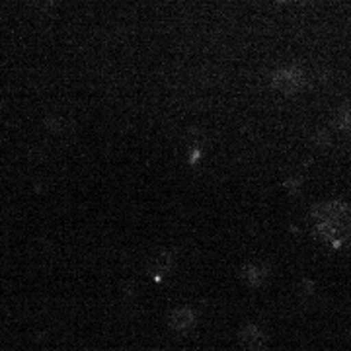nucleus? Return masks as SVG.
Instances as JSON below:
<instances>
[{
	"instance_id": "1",
	"label": "nucleus",
	"mask_w": 351,
	"mask_h": 351,
	"mask_svg": "<svg viewBox=\"0 0 351 351\" xmlns=\"http://www.w3.org/2000/svg\"><path fill=\"white\" fill-rule=\"evenodd\" d=\"M320 232L330 242H341L350 237L351 232V217L348 209L332 207L330 213L324 219H320Z\"/></svg>"
},
{
	"instance_id": "2",
	"label": "nucleus",
	"mask_w": 351,
	"mask_h": 351,
	"mask_svg": "<svg viewBox=\"0 0 351 351\" xmlns=\"http://www.w3.org/2000/svg\"><path fill=\"white\" fill-rule=\"evenodd\" d=\"M240 343L246 351H263L267 348V336L256 324H246L240 330Z\"/></svg>"
},
{
	"instance_id": "3",
	"label": "nucleus",
	"mask_w": 351,
	"mask_h": 351,
	"mask_svg": "<svg viewBox=\"0 0 351 351\" xmlns=\"http://www.w3.org/2000/svg\"><path fill=\"white\" fill-rule=\"evenodd\" d=\"M195 322H197V316L189 306H178L170 313V318H168L170 328L178 334H186L189 330H193Z\"/></svg>"
},
{
	"instance_id": "4",
	"label": "nucleus",
	"mask_w": 351,
	"mask_h": 351,
	"mask_svg": "<svg viewBox=\"0 0 351 351\" xmlns=\"http://www.w3.org/2000/svg\"><path fill=\"white\" fill-rule=\"evenodd\" d=\"M265 269H258V267H246L244 269V279L250 283V285H254V287H258V285H262L263 279H265Z\"/></svg>"
},
{
	"instance_id": "5",
	"label": "nucleus",
	"mask_w": 351,
	"mask_h": 351,
	"mask_svg": "<svg viewBox=\"0 0 351 351\" xmlns=\"http://www.w3.org/2000/svg\"><path fill=\"white\" fill-rule=\"evenodd\" d=\"M283 2H291V0H283Z\"/></svg>"
}]
</instances>
